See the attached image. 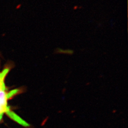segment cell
Returning a JSON list of instances; mask_svg holds the SVG:
<instances>
[{"instance_id": "1", "label": "cell", "mask_w": 128, "mask_h": 128, "mask_svg": "<svg viewBox=\"0 0 128 128\" xmlns=\"http://www.w3.org/2000/svg\"><path fill=\"white\" fill-rule=\"evenodd\" d=\"M9 71V68H6L2 72H0V91L6 90L4 80Z\"/></svg>"}]
</instances>
